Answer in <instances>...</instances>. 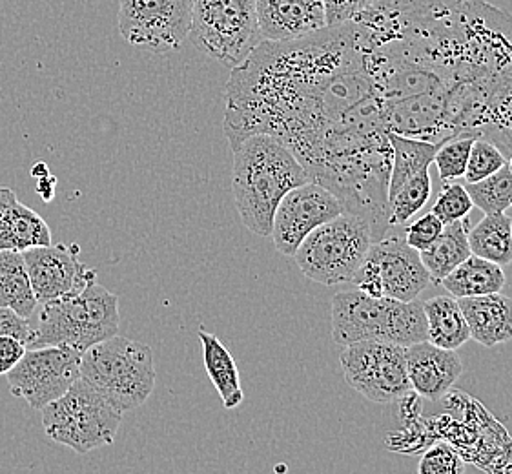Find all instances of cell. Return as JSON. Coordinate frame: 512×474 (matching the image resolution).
Instances as JSON below:
<instances>
[{
	"label": "cell",
	"mask_w": 512,
	"mask_h": 474,
	"mask_svg": "<svg viewBox=\"0 0 512 474\" xmlns=\"http://www.w3.org/2000/svg\"><path fill=\"white\" fill-rule=\"evenodd\" d=\"M279 139L310 181L387 236L392 165L385 106L354 21L296 41H261L232 68L225 135L234 150L250 135Z\"/></svg>",
	"instance_id": "cell-1"
},
{
	"label": "cell",
	"mask_w": 512,
	"mask_h": 474,
	"mask_svg": "<svg viewBox=\"0 0 512 474\" xmlns=\"http://www.w3.org/2000/svg\"><path fill=\"white\" fill-rule=\"evenodd\" d=\"M356 22L390 134L512 155V15L485 0H378Z\"/></svg>",
	"instance_id": "cell-2"
},
{
	"label": "cell",
	"mask_w": 512,
	"mask_h": 474,
	"mask_svg": "<svg viewBox=\"0 0 512 474\" xmlns=\"http://www.w3.org/2000/svg\"><path fill=\"white\" fill-rule=\"evenodd\" d=\"M232 152V190L239 217L250 232L268 237L281 199L310 177L296 155L272 135H250Z\"/></svg>",
	"instance_id": "cell-3"
},
{
	"label": "cell",
	"mask_w": 512,
	"mask_h": 474,
	"mask_svg": "<svg viewBox=\"0 0 512 474\" xmlns=\"http://www.w3.org/2000/svg\"><path fill=\"white\" fill-rule=\"evenodd\" d=\"M41 307L37 325L31 327L30 349L55 345L86 352L113 338L121 323L119 298L99 285L97 279L81 292L53 299Z\"/></svg>",
	"instance_id": "cell-4"
},
{
	"label": "cell",
	"mask_w": 512,
	"mask_h": 474,
	"mask_svg": "<svg viewBox=\"0 0 512 474\" xmlns=\"http://www.w3.org/2000/svg\"><path fill=\"white\" fill-rule=\"evenodd\" d=\"M332 338L347 347L358 341H389L409 347L427 341L423 303L374 298L363 290H345L332 299Z\"/></svg>",
	"instance_id": "cell-5"
},
{
	"label": "cell",
	"mask_w": 512,
	"mask_h": 474,
	"mask_svg": "<svg viewBox=\"0 0 512 474\" xmlns=\"http://www.w3.org/2000/svg\"><path fill=\"white\" fill-rule=\"evenodd\" d=\"M81 378L117 411H134L154 392V352L141 341L115 334L82 352Z\"/></svg>",
	"instance_id": "cell-6"
},
{
	"label": "cell",
	"mask_w": 512,
	"mask_h": 474,
	"mask_svg": "<svg viewBox=\"0 0 512 474\" xmlns=\"http://www.w3.org/2000/svg\"><path fill=\"white\" fill-rule=\"evenodd\" d=\"M374 241L365 217L341 212L312 230L292 258L308 279L332 287L352 281Z\"/></svg>",
	"instance_id": "cell-7"
},
{
	"label": "cell",
	"mask_w": 512,
	"mask_h": 474,
	"mask_svg": "<svg viewBox=\"0 0 512 474\" xmlns=\"http://www.w3.org/2000/svg\"><path fill=\"white\" fill-rule=\"evenodd\" d=\"M41 414L46 436L77 454L112 445L123 420V413L82 378L59 400L42 407Z\"/></svg>",
	"instance_id": "cell-8"
},
{
	"label": "cell",
	"mask_w": 512,
	"mask_h": 474,
	"mask_svg": "<svg viewBox=\"0 0 512 474\" xmlns=\"http://www.w3.org/2000/svg\"><path fill=\"white\" fill-rule=\"evenodd\" d=\"M188 39L210 59L236 68L263 41L256 0H192Z\"/></svg>",
	"instance_id": "cell-9"
},
{
	"label": "cell",
	"mask_w": 512,
	"mask_h": 474,
	"mask_svg": "<svg viewBox=\"0 0 512 474\" xmlns=\"http://www.w3.org/2000/svg\"><path fill=\"white\" fill-rule=\"evenodd\" d=\"M350 283L374 298L414 301L429 287L431 276L405 236L387 234L372 243Z\"/></svg>",
	"instance_id": "cell-10"
},
{
	"label": "cell",
	"mask_w": 512,
	"mask_h": 474,
	"mask_svg": "<svg viewBox=\"0 0 512 474\" xmlns=\"http://www.w3.org/2000/svg\"><path fill=\"white\" fill-rule=\"evenodd\" d=\"M343 376L354 391L374 403H392L412 392L407 347L389 341H358L339 356Z\"/></svg>",
	"instance_id": "cell-11"
},
{
	"label": "cell",
	"mask_w": 512,
	"mask_h": 474,
	"mask_svg": "<svg viewBox=\"0 0 512 474\" xmlns=\"http://www.w3.org/2000/svg\"><path fill=\"white\" fill-rule=\"evenodd\" d=\"M123 39L150 52H177L192 26V0H119Z\"/></svg>",
	"instance_id": "cell-12"
},
{
	"label": "cell",
	"mask_w": 512,
	"mask_h": 474,
	"mask_svg": "<svg viewBox=\"0 0 512 474\" xmlns=\"http://www.w3.org/2000/svg\"><path fill=\"white\" fill-rule=\"evenodd\" d=\"M81 358L82 352L55 345L26 351L6 374L11 394L22 398L31 409L41 411L81 378Z\"/></svg>",
	"instance_id": "cell-13"
},
{
	"label": "cell",
	"mask_w": 512,
	"mask_h": 474,
	"mask_svg": "<svg viewBox=\"0 0 512 474\" xmlns=\"http://www.w3.org/2000/svg\"><path fill=\"white\" fill-rule=\"evenodd\" d=\"M343 207L338 197L319 183L308 181L296 186L281 199L274 214L272 234L274 245L283 256H294L303 239L332 217L339 216Z\"/></svg>",
	"instance_id": "cell-14"
},
{
	"label": "cell",
	"mask_w": 512,
	"mask_h": 474,
	"mask_svg": "<svg viewBox=\"0 0 512 474\" xmlns=\"http://www.w3.org/2000/svg\"><path fill=\"white\" fill-rule=\"evenodd\" d=\"M22 256L39 305L77 294L90 281L97 279L95 270L77 258V247L52 243L46 247L30 248L22 252Z\"/></svg>",
	"instance_id": "cell-15"
},
{
	"label": "cell",
	"mask_w": 512,
	"mask_h": 474,
	"mask_svg": "<svg viewBox=\"0 0 512 474\" xmlns=\"http://www.w3.org/2000/svg\"><path fill=\"white\" fill-rule=\"evenodd\" d=\"M263 41H296L327 28L323 0H256Z\"/></svg>",
	"instance_id": "cell-16"
},
{
	"label": "cell",
	"mask_w": 512,
	"mask_h": 474,
	"mask_svg": "<svg viewBox=\"0 0 512 474\" xmlns=\"http://www.w3.org/2000/svg\"><path fill=\"white\" fill-rule=\"evenodd\" d=\"M407 372L412 391L431 402H440L458 382L463 363L456 351L420 341L407 347Z\"/></svg>",
	"instance_id": "cell-17"
},
{
	"label": "cell",
	"mask_w": 512,
	"mask_h": 474,
	"mask_svg": "<svg viewBox=\"0 0 512 474\" xmlns=\"http://www.w3.org/2000/svg\"><path fill=\"white\" fill-rule=\"evenodd\" d=\"M461 312L474 341L483 347H496L512 340V299L502 292L460 298Z\"/></svg>",
	"instance_id": "cell-18"
},
{
	"label": "cell",
	"mask_w": 512,
	"mask_h": 474,
	"mask_svg": "<svg viewBox=\"0 0 512 474\" xmlns=\"http://www.w3.org/2000/svg\"><path fill=\"white\" fill-rule=\"evenodd\" d=\"M469 245V216L443 227L438 239L431 247L421 250L420 259L429 270L432 283H438L449 276L454 268L471 256Z\"/></svg>",
	"instance_id": "cell-19"
},
{
	"label": "cell",
	"mask_w": 512,
	"mask_h": 474,
	"mask_svg": "<svg viewBox=\"0 0 512 474\" xmlns=\"http://www.w3.org/2000/svg\"><path fill=\"white\" fill-rule=\"evenodd\" d=\"M199 340L203 343L205 369L210 382L219 392L225 409H236L245 400V392L232 352L226 349L225 343L216 334L206 330H199Z\"/></svg>",
	"instance_id": "cell-20"
},
{
	"label": "cell",
	"mask_w": 512,
	"mask_h": 474,
	"mask_svg": "<svg viewBox=\"0 0 512 474\" xmlns=\"http://www.w3.org/2000/svg\"><path fill=\"white\" fill-rule=\"evenodd\" d=\"M48 223L19 199L0 217V250L26 252L30 248L52 245Z\"/></svg>",
	"instance_id": "cell-21"
},
{
	"label": "cell",
	"mask_w": 512,
	"mask_h": 474,
	"mask_svg": "<svg viewBox=\"0 0 512 474\" xmlns=\"http://www.w3.org/2000/svg\"><path fill=\"white\" fill-rule=\"evenodd\" d=\"M423 310L427 318V341H431L432 345L458 351L461 345L471 340L469 325L454 296L427 299L423 303Z\"/></svg>",
	"instance_id": "cell-22"
},
{
	"label": "cell",
	"mask_w": 512,
	"mask_h": 474,
	"mask_svg": "<svg viewBox=\"0 0 512 474\" xmlns=\"http://www.w3.org/2000/svg\"><path fill=\"white\" fill-rule=\"evenodd\" d=\"M440 285L456 299L474 298L502 292L505 287V274L500 265L471 254L449 276H445Z\"/></svg>",
	"instance_id": "cell-23"
},
{
	"label": "cell",
	"mask_w": 512,
	"mask_h": 474,
	"mask_svg": "<svg viewBox=\"0 0 512 474\" xmlns=\"http://www.w3.org/2000/svg\"><path fill=\"white\" fill-rule=\"evenodd\" d=\"M0 307L28 320L39 307L22 252L0 250Z\"/></svg>",
	"instance_id": "cell-24"
},
{
	"label": "cell",
	"mask_w": 512,
	"mask_h": 474,
	"mask_svg": "<svg viewBox=\"0 0 512 474\" xmlns=\"http://www.w3.org/2000/svg\"><path fill=\"white\" fill-rule=\"evenodd\" d=\"M469 245L474 256L489 259L505 267L512 263V219L503 214H485L476 227L469 230Z\"/></svg>",
	"instance_id": "cell-25"
},
{
	"label": "cell",
	"mask_w": 512,
	"mask_h": 474,
	"mask_svg": "<svg viewBox=\"0 0 512 474\" xmlns=\"http://www.w3.org/2000/svg\"><path fill=\"white\" fill-rule=\"evenodd\" d=\"M390 148H392V165H390L389 197L394 196L410 177L416 176L418 172L429 168L434 163L438 145L421 141V139L390 134Z\"/></svg>",
	"instance_id": "cell-26"
},
{
	"label": "cell",
	"mask_w": 512,
	"mask_h": 474,
	"mask_svg": "<svg viewBox=\"0 0 512 474\" xmlns=\"http://www.w3.org/2000/svg\"><path fill=\"white\" fill-rule=\"evenodd\" d=\"M432 194V181L429 168L421 170L416 176L410 177L400 190L389 197L390 228H400L407 225L421 208L429 203Z\"/></svg>",
	"instance_id": "cell-27"
},
{
	"label": "cell",
	"mask_w": 512,
	"mask_h": 474,
	"mask_svg": "<svg viewBox=\"0 0 512 474\" xmlns=\"http://www.w3.org/2000/svg\"><path fill=\"white\" fill-rule=\"evenodd\" d=\"M472 205L483 214H503L512 208V174L507 165L478 183H467Z\"/></svg>",
	"instance_id": "cell-28"
},
{
	"label": "cell",
	"mask_w": 512,
	"mask_h": 474,
	"mask_svg": "<svg viewBox=\"0 0 512 474\" xmlns=\"http://www.w3.org/2000/svg\"><path fill=\"white\" fill-rule=\"evenodd\" d=\"M474 139L476 137L472 135H456L438 145L434 155V165L438 168L441 183L456 181L465 176Z\"/></svg>",
	"instance_id": "cell-29"
},
{
	"label": "cell",
	"mask_w": 512,
	"mask_h": 474,
	"mask_svg": "<svg viewBox=\"0 0 512 474\" xmlns=\"http://www.w3.org/2000/svg\"><path fill=\"white\" fill-rule=\"evenodd\" d=\"M505 165H507V157L502 154L498 146L492 145L485 139H474L469 161H467V170L463 177L467 183H478L485 177L492 176Z\"/></svg>",
	"instance_id": "cell-30"
},
{
	"label": "cell",
	"mask_w": 512,
	"mask_h": 474,
	"mask_svg": "<svg viewBox=\"0 0 512 474\" xmlns=\"http://www.w3.org/2000/svg\"><path fill=\"white\" fill-rule=\"evenodd\" d=\"M472 208H474V205H472V199L469 192H467V188L460 185V183L449 181V183H443L440 196L436 199L431 212L440 219L443 225H449V223L460 221L463 217L469 216Z\"/></svg>",
	"instance_id": "cell-31"
},
{
	"label": "cell",
	"mask_w": 512,
	"mask_h": 474,
	"mask_svg": "<svg viewBox=\"0 0 512 474\" xmlns=\"http://www.w3.org/2000/svg\"><path fill=\"white\" fill-rule=\"evenodd\" d=\"M463 469L465 464L460 454L447 444L432 445L418 465L421 474H458L463 473Z\"/></svg>",
	"instance_id": "cell-32"
},
{
	"label": "cell",
	"mask_w": 512,
	"mask_h": 474,
	"mask_svg": "<svg viewBox=\"0 0 512 474\" xmlns=\"http://www.w3.org/2000/svg\"><path fill=\"white\" fill-rule=\"evenodd\" d=\"M443 223H441L438 217L434 216L432 212H427L423 216L418 217L416 221H412L409 227L405 228L403 236L409 247L414 250H425V248L431 247L432 243L438 239L441 232H443Z\"/></svg>",
	"instance_id": "cell-33"
},
{
	"label": "cell",
	"mask_w": 512,
	"mask_h": 474,
	"mask_svg": "<svg viewBox=\"0 0 512 474\" xmlns=\"http://www.w3.org/2000/svg\"><path fill=\"white\" fill-rule=\"evenodd\" d=\"M327 11L328 26L343 24L372 8L378 0H323Z\"/></svg>",
	"instance_id": "cell-34"
},
{
	"label": "cell",
	"mask_w": 512,
	"mask_h": 474,
	"mask_svg": "<svg viewBox=\"0 0 512 474\" xmlns=\"http://www.w3.org/2000/svg\"><path fill=\"white\" fill-rule=\"evenodd\" d=\"M0 336H15L28 345L31 336V323L15 310L0 307Z\"/></svg>",
	"instance_id": "cell-35"
},
{
	"label": "cell",
	"mask_w": 512,
	"mask_h": 474,
	"mask_svg": "<svg viewBox=\"0 0 512 474\" xmlns=\"http://www.w3.org/2000/svg\"><path fill=\"white\" fill-rule=\"evenodd\" d=\"M28 345L15 336H0V376L8 372L22 360Z\"/></svg>",
	"instance_id": "cell-36"
},
{
	"label": "cell",
	"mask_w": 512,
	"mask_h": 474,
	"mask_svg": "<svg viewBox=\"0 0 512 474\" xmlns=\"http://www.w3.org/2000/svg\"><path fill=\"white\" fill-rule=\"evenodd\" d=\"M15 201H17L15 192H13L11 188L0 186V217H2V214H4V212H6V210H8Z\"/></svg>",
	"instance_id": "cell-37"
},
{
	"label": "cell",
	"mask_w": 512,
	"mask_h": 474,
	"mask_svg": "<svg viewBox=\"0 0 512 474\" xmlns=\"http://www.w3.org/2000/svg\"><path fill=\"white\" fill-rule=\"evenodd\" d=\"M507 168H509V170H511V174H512V155H511V157H509V161H507Z\"/></svg>",
	"instance_id": "cell-38"
}]
</instances>
